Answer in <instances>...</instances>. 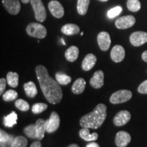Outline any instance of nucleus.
<instances>
[{
	"label": "nucleus",
	"mask_w": 147,
	"mask_h": 147,
	"mask_svg": "<svg viewBox=\"0 0 147 147\" xmlns=\"http://www.w3.org/2000/svg\"><path fill=\"white\" fill-rule=\"evenodd\" d=\"M36 73L43 94L48 102L52 104L59 103L63 97V92L59 84L49 75L44 65H39L36 67Z\"/></svg>",
	"instance_id": "obj_1"
},
{
	"label": "nucleus",
	"mask_w": 147,
	"mask_h": 147,
	"mask_svg": "<svg viewBox=\"0 0 147 147\" xmlns=\"http://www.w3.org/2000/svg\"><path fill=\"white\" fill-rule=\"evenodd\" d=\"M107 116V107L104 104H99L91 113L80 119V125L82 127L98 129L104 123Z\"/></svg>",
	"instance_id": "obj_2"
},
{
	"label": "nucleus",
	"mask_w": 147,
	"mask_h": 147,
	"mask_svg": "<svg viewBox=\"0 0 147 147\" xmlns=\"http://www.w3.org/2000/svg\"><path fill=\"white\" fill-rule=\"evenodd\" d=\"M26 32L29 36L38 39H43L47 35V30L46 27L42 24L38 23L29 24L26 28Z\"/></svg>",
	"instance_id": "obj_3"
},
{
	"label": "nucleus",
	"mask_w": 147,
	"mask_h": 147,
	"mask_svg": "<svg viewBox=\"0 0 147 147\" xmlns=\"http://www.w3.org/2000/svg\"><path fill=\"white\" fill-rule=\"evenodd\" d=\"M31 4L34 11L35 17L37 21L44 22L47 18V11L42 0H31Z\"/></svg>",
	"instance_id": "obj_4"
},
{
	"label": "nucleus",
	"mask_w": 147,
	"mask_h": 147,
	"mask_svg": "<svg viewBox=\"0 0 147 147\" xmlns=\"http://www.w3.org/2000/svg\"><path fill=\"white\" fill-rule=\"evenodd\" d=\"M132 93L128 90H120L112 94L110 102L113 104H119L127 102L131 98Z\"/></svg>",
	"instance_id": "obj_5"
},
{
	"label": "nucleus",
	"mask_w": 147,
	"mask_h": 147,
	"mask_svg": "<svg viewBox=\"0 0 147 147\" xmlns=\"http://www.w3.org/2000/svg\"><path fill=\"white\" fill-rule=\"evenodd\" d=\"M46 130L48 133L51 134L56 131L60 125L59 116L56 112H53L50 116V118L46 121Z\"/></svg>",
	"instance_id": "obj_6"
},
{
	"label": "nucleus",
	"mask_w": 147,
	"mask_h": 147,
	"mask_svg": "<svg viewBox=\"0 0 147 147\" xmlns=\"http://www.w3.org/2000/svg\"><path fill=\"white\" fill-rule=\"evenodd\" d=\"M136 23V18L132 15L121 16L115 21V26L119 29H125L134 26Z\"/></svg>",
	"instance_id": "obj_7"
},
{
	"label": "nucleus",
	"mask_w": 147,
	"mask_h": 147,
	"mask_svg": "<svg viewBox=\"0 0 147 147\" xmlns=\"http://www.w3.org/2000/svg\"><path fill=\"white\" fill-rule=\"evenodd\" d=\"M49 11L52 15L55 18H61L64 16V8L59 1L57 0H53L48 5Z\"/></svg>",
	"instance_id": "obj_8"
},
{
	"label": "nucleus",
	"mask_w": 147,
	"mask_h": 147,
	"mask_svg": "<svg viewBox=\"0 0 147 147\" xmlns=\"http://www.w3.org/2000/svg\"><path fill=\"white\" fill-rule=\"evenodd\" d=\"M131 44L134 47H140L147 42V33L144 32H136L129 37Z\"/></svg>",
	"instance_id": "obj_9"
},
{
	"label": "nucleus",
	"mask_w": 147,
	"mask_h": 147,
	"mask_svg": "<svg viewBox=\"0 0 147 147\" xmlns=\"http://www.w3.org/2000/svg\"><path fill=\"white\" fill-rule=\"evenodd\" d=\"M2 3L5 10L12 15H16L21 10L19 0H2Z\"/></svg>",
	"instance_id": "obj_10"
},
{
	"label": "nucleus",
	"mask_w": 147,
	"mask_h": 147,
	"mask_svg": "<svg viewBox=\"0 0 147 147\" xmlns=\"http://www.w3.org/2000/svg\"><path fill=\"white\" fill-rule=\"evenodd\" d=\"M97 43L99 47L103 51H106L109 49L111 44L110 34L106 32H102L97 35Z\"/></svg>",
	"instance_id": "obj_11"
},
{
	"label": "nucleus",
	"mask_w": 147,
	"mask_h": 147,
	"mask_svg": "<svg viewBox=\"0 0 147 147\" xmlns=\"http://www.w3.org/2000/svg\"><path fill=\"white\" fill-rule=\"evenodd\" d=\"M131 119V114L127 110H121L115 115L113 119L114 124L117 127H121L127 123Z\"/></svg>",
	"instance_id": "obj_12"
},
{
	"label": "nucleus",
	"mask_w": 147,
	"mask_h": 147,
	"mask_svg": "<svg viewBox=\"0 0 147 147\" xmlns=\"http://www.w3.org/2000/svg\"><path fill=\"white\" fill-rule=\"evenodd\" d=\"M131 136L125 131H119L115 138V144L118 147H126L131 142Z\"/></svg>",
	"instance_id": "obj_13"
},
{
	"label": "nucleus",
	"mask_w": 147,
	"mask_h": 147,
	"mask_svg": "<svg viewBox=\"0 0 147 147\" xmlns=\"http://www.w3.org/2000/svg\"><path fill=\"white\" fill-rule=\"evenodd\" d=\"M125 56V51L124 48L121 45L115 46L110 53V57L116 63L122 61L124 59Z\"/></svg>",
	"instance_id": "obj_14"
},
{
	"label": "nucleus",
	"mask_w": 147,
	"mask_h": 147,
	"mask_svg": "<svg viewBox=\"0 0 147 147\" xmlns=\"http://www.w3.org/2000/svg\"><path fill=\"white\" fill-rule=\"evenodd\" d=\"M104 84V74L102 70L96 71L90 80V84L95 89H100Z\"/></svg>",
	"instance_id": "obj_15"
},
{
	"label": "nucleus",
	"mask_w": 147,
	"mask_h": 147,
	"mask_svg": "<svg viewBox=\"0 0 147 147\" xmlns=\"http://www.w3.org/2000/svg\"><path fill=\"white\" fill-rule=\"evenodd\" d=\"M97 62V57L95 55L89 53L86 55V57L82 61V68L84 71H89L94 67Z\"/></svg>",
	"instance_id": "obj_16"
},
{
	"label": "nucleus",
	"mask_w": 147,
	"mask_h": 147,
	"mask_svg": "<svg viewBox=\"0 0 147 147\" xmlns=\"http://www.w3.org/2000/svg\"><path fill=\"white\" fill-rule=\"evenodd\" d=\"M46 121L43 119H38L36 123V132H37V139L38 140H42L45 137V134L47 131L46 130Z\"/></svg>",
	"instance_id": "obj_17"
},
{
	"label": "nucleus",
	"mask_w": 147,
	"mask_h": 147,
	"mask_svg": "<svg viewBox=\"0 0 147 147\" xmlns=\"http://www.w3.org/2000/svg\"><path fill=\"white\" fill-rule=\"evenodd\" d=\"M79 55V49L76 46H71L65 53V57L68 61L74 62L78 59Z\"/></svg>",
	"instance_id": "obj_18"
},
{
	"label": "nucleus",
	"mask_w": 147,
	"mask_h": 147,
	"mask_svg": "<svg viewBox=\"0 0 147 147\" xmlns=\"http://www.w3.org/2000/svg\"><path fill=\"white\" fill-rule=\"evenodd\" d=\"M80 32V28L76 24H66L61 27V32L67 36L78 34Z\"/></svg>",
	"instance_id": "obj_19"
},
{
	"label": "nucleus",
	"mask_w": 147,
	"mask_h": 147,
	"mask_svg": "<svg viewBox=\"0 0 147 147\" xmlns=\"http://www.w3.org/2000/svg\"><path fill=\"white\" fill-rule=\"evenodd\" d=\"M86 86V81L84 80V79L80 78L74 82L72 87H71V91L74 94L78 95L81 94L84 91Z\"/></svg>",
	"instance_id": "obj_20"
},
{
	"label": "nucleus",
	"mask_w": 147,
	"mask_h": 147,
	"mask_svg": "<svg viewBox=\"0 0 147 147\" xmlns=\"http://www.w3.org/2000/svg\"><path fill=\"white\" fill-rule=\"evenodd\" d=\"M79 135L81 138L85 141H94L98 138V134L97 133L90 134L89 128L83 127L79 131Z\"/></svg>",
	"instance_id": "obj_21"
},
{
	"label": "nucleus",
	"mask_w": 147,
	"mask_h": 147,
	"mask_svg": "<svg viewBox=\"0 0 147 147\" xmlns=\"http://www.w3.org/2000/svg\"><path fill=\"white\" fill-rule=\"evenodd\" d=\"M24 89H25L26 95L31 98L36 97L38 93V90H37L36 84L32 81L28 82L24 84Z\"/></svg>",
	"instance_id": "obj_22"
},
{
	"label": "nucleus",
	"mask_w": 147,
	"mask_h": 147,
	"mask_svg": "<svg viewBox=\"0 0 147 147\" xmlns=\"http://www.w3.org/2000/svg\"><path fill=\"white\" fill-rule=\"evenodd\" d=\"M17 114L15 112H12L10 115L5 116L3 118V123L5 127H12V126L16 124L17 123Z\"/></svg>",
	"instance_id": "obj_23"
},
{
	"label": "nucleus",
	"mask_w": 147,
	"mask_h": 147,
	"mask_svg": "<svg viewBox=\"0 0 147 147\" xmlns=\"http://www.w3.org/2000/svg\"><path fill=\"white\" fill-rule=\"evenodd\" d=\"M90 0H78L77 1V11L78 14L83 16L87 14Z\"/></svg>",
	"instance_id": "obj_24"
},
{
	"label": "nucleus",
	"mask_w": 147,
	"mask_h": 147,
	"mask_svg": "<svg viewBox=\"0 0 147 147\" xmlns=\"http://www.w3.org/2000/svg\"><path fill=\"white\" fill-rule=\"evenodd\" d=\"M7 83L11 87L15 88L18 84V74L13 71H9L7 74Z\"/></svg>",
	"instance_id": "obj_25"
},
{
	"label": "nucleus",
	"mask_w": 147,
	"mask_h": 147,
	"mask_svg": "<svg viewBox=\"0 0 147 147\" xmlns=\"http://www.w3.org/2000/svg\"><path fill=\"white\" fill-rule=\"evenodd\" d=\"M55 78H56L57 81L59 84L62 85H66L69 84L71 81V78L69 76L61 72H57L55 74Z\"/></svg>",
	"instance_id": "obj_26"
},
{
	"label": "nucleus",
	"mask_w": 147,
	"mask_h": 147,
	"mask_svg": "<svg viewBox=\"0 0 147 147\" xmlns=\"http://www.w3.org/2000/svg\"><path fill=\"white\" fill-rule=\"evenodd\" d=\"M24 133L29 138H37V132L36 125L31 124L24 129Z\"/></svg>",
	"instance_id": "obj_27"
},
{
	"label": "nucleus",
	"mask_w": 147,
	"mask_h": 147,
	"mask_svg": "<svg viewBox=\"0 0 147 147\" xmlns=\"http://www.w3.org/2000/svg\"><path fill=\"white\" fill-rule=\"evenodd\" d=\"M127 6L131 12H138L140 10L141 3L139 0H127Z\"/></svg>",
	"instance_id": "obj_28"
},
{
	"label": "nucleus",
	"mask_w": 147,
	"mask_h": 147,
	"mask_svg": "<svg viewBox=\"0 0 147 147\" xmlns=\"http://www.w3.org/2000/svg\"><path fill=\"white\" fill-rule=\"evenodd\" d=\"M27 140L25 137L19 136L14 138L11 147H26L27 146Z\"/></svg>",
	"instance_id": "obj_29"
},
{
	"label": "nucleus",
	"mask_w": 147,
	"mask_h": 147,
	"mask_svg": "<svg viewBox=\"0 0 147 147\" xmlns=\"http://www.w3.org/2000/svg\"><path fill=\"white\" fill-rule=\"evenodd\" d=\"M18 97L17 92L14 90H8L3 94V100L5 102H10L16 100Z\"/></svg>",
	"instance_id": "obj_30"
},
{
	"label": "nucleus",
	"mask_w": 147,
	"mask_h": 147,
	"mask_svg": "<svg viewBox=\"0 0 147 147\" xmlns=\"http://www.w3.org/2000/svg\"><path fill=\"white\" fill-rule=\"evenodd\" d=\"M48 106L44 103H37L33 105L32 110L33 113L34 114H40L44 112L47 109Z\"/></svg>",
	"instance_id": "obj_31"
},
{
	"label": "nucleus",
	"mask_w": 147,
	"mask_h": 147,
	"mask_svg": "<svg viewBox=\"0 0 147 147\" xmlns=\"http://www.w3.org/2000/svg\"><path fill=\"white\" fill-rule=\"evenodd\" d=\"M16 107L21 111H27L29 109V105L28 102L23 99H18L15 102Z\"/></svg>",
	"instance_id": "obj_32"
},
{
	"label": "nucleus",
	"mask_w": 147,
	"mask_h": 147,
	"mask_svg": "<svg viewBox=\"0 0 147 147\" xmlns=\"http://www.w3.org/2000/svg\"><path fill=\"white\" fill-rule=\"evenodd\" d=\"M123 8L122 7L119 6V5H117V6L115 7V8H111L110 10L108 11V17L109 18H113L116 17L117 16L121 14V12H122Z\"/></svg>",
	"instance_id": "obj_33"
},
{
	"label": "nucleus",
	"mask_w": 147,
	"mask_h": 147,
	"mask_svg": "<svg viewBox=\"0 0 147 147\" xmlns=\"http://www.w3.org/2000/svg\"><path fill=\"white\" fill-rule=\"evenodd\" d=\"M10 135L7 134L4 130H0V142L8 143L9 140H10Z\"/></svg>",
	"instance_id": "obj_34"
},
{
	"label": "nucleus",
	"mask_w": 147,
	"mask_h": 147,
	"mask_svg": "<svg viewBox=\"0 0 147 147\" xmlns=\"http://www.w3.org/2000/svg\"><path fill=\"white\" fill-rule=\"evenodd\" d=\"M138 91L142 94H147V80L140 84Z\"/></svg>",
	"instance_id": "obj_35"
},
{
	"label": "nucleus",
	"mask_w": 147,
	"mask_h": 147,
	"mask_svg": "<svg viewBox=\"0 0 147 147\" xmlns=\"http://www.w3.org/2000/svg\"><path fill=\"white\" fill-rule=\"evenodd\" d=\"M7 80L5 78L0 79V94H3V93L5 91V86H6Z\"/></svg>",
	"instance_id": "obj_36"
},
{
	"label": "nucleus",
	"mask_w": 147,
	"mask_h": 147,
	"mask_svg": "<svg viewBox=\"0 0 147 147\" xmlns=\"http://www.w3.org/2000/svg\"><path fill=\"white\" fill-rule=\"evenodd\" d=\"M30 147H42V143L39 140L36 141V142H34L31 144Z\"/></svg>",
	"instance_id": "obj_37"
},
{
	"label": "nucleus",
	"mask_w": 147,
	"mask_h": 147,
	"mask_svg": "<svg viewBox=\"0 0 147 147\" xmlns=\"http://www.w3.org/2000/svg\"><path fill=\"white\" fill-rule=\"evenodd\" d=\"M86 147H100V146H99V144H97V143L91 142L88 144L87 146H86Z\"/></svg>",
	"instance_id": "obj_38"
},
{
	"label": "nucleus",
	"mask_w": 147,
	"mask_h": 147,
	"mask_svg": "<svg viewBox=\"0 0 147 147\" xmlns=\"http://www.w3.org/2000/svg\"><path fill=\"white\" fill-rule=\"evenodd\" d=\"M142 59L144 60L145 62H146V63H147V51H144V52L142 53Z\"/></svg>",
	"instance_id": "obj_39"
},
{
	"label": "nucleus",
	"mask_w": 147,
	"mask_h": 147,
	"mask_svg": "<svg viewBox=\"0 0 147 147\" xmlns=\"http://www.w3.org/2000/svg\"><path fill=\"white\" fill-rule=\"evenodd\" d=\"M0 147H6V143L0 142Z\"/></svg>",
	"instance_id": "obj_40"
},
{
	"label": "nucleus",
	"mask_w": 147,
	"mask_h": 147,
	"mask_svg": "<svg viewBox=\"0 0 147 147\" xmlns=\"http://www.w3.org/2000/svg\"><path fill=\"white\" fill-rule=\"evenodd\" d=\"M67 147H79V146L78 144H71L70 145H69Z\"/></svg>",
	"instance_id": "obj_41"
},
{
	"label": "nucleus",
	"mask_w": 147,
	"mask_h": 147,
	"mask_svg": "<svg viewBox=\"0 0 147 147\" xmlns=\"http://www.w3.org/2000/svg\"><path fill=\"white\" fill-rule=\"evenodd\" d=\"M21 1L23 2V3H28L31 0H21Z\"/></svg>",
	"instance_id": "obj_42"
},
{
	"label": "nucleus",
	"mask_w": 147,
	"mask_h": 147,
	"mask_svg": "<svg viewBox=\"0 0 147 147\" xmlns=\"http://www.w3.org/2000/svg\"><path fill=\"white\" fill-rule=\"evenodd\" d=\"M61 42H62V43L63 44V45H65V42H64L63 39H61Z\"/></svg>",
	"instance_id": "obj_43"
},
{
	"label": "nucleus",
	"mask_w": 147,
	"mask_h": 147,
	"mask_svg": "<svg viewBox=\"0 0 147 147\" xmlns=\"http://www.w3.org/2000/svg\"><path fill=\"white\" fill-rule=\"evenodd\" d=\"M98 1H108V0H98Z\"/></svg>",
	"instance_id": "obj_44"
},
{
	"label": "nucleus",
	"mask_w": 147,
	"mask_h": 147,
	"mask_svg": "<svg viewBox=\"0 0 147 147\" xmlns=\"http://www.w3.org/2000/svg\"><path fill=\"white\" fill-rule=\"evenodd\" d=\"M80 35H81V36H82V35H83V32H81V33H80Z\"/></svg>",
	"instance_id": "obj_45"
}]
</instances>
